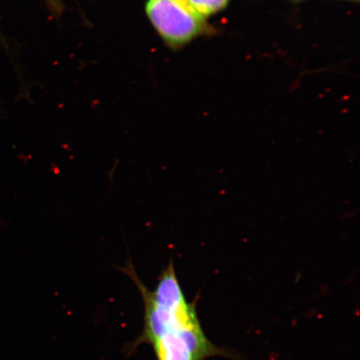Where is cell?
I'll return each instance as SVG.
<instances>
[{
  "mask_svg": "<svg viewBox=\"0 0 360 360\" xmlns=\"http://www.w3.org/2000/svg\"><path fill=\"white\" fill-rule=\"evenodd\" d=\"M192 6L202 18L223 10L229 0H190Z\"/></svg>",
  "mask_w": 360,
  "mask_h": 360,
  "instance_id": "3",
  "label": "cell"
},
{
  "mask_svg": "<svg viewBox=\"0 0 360 360\" xmlns=\"http://www.w3.org/2000/svg\"><path fill=\"white\" fill-rule=\"evenodd\" d=\"M146 10L157 30L174 45L186 43L205 26L190 0H148Z\"/></svg>",
  "mask_w": 360,
  "mask_h": 360,
  "instance_id": "2",
  "label": "cell"
},
{
  "mask_svg": "<svg viewBox=\"0 0 360 360\" xmlns=\"http://www.w3.org/2000/svg\"><path fill=\"white\" fill-rule=\"evenodd\" d=\"M142 295L145 323L139 343L150 345L157 360H205L221 353L208 340L195 304L188 302L171 260L154 290L139 280L131 260L121 269Z\"/></svg>",
  "mask_w": 360,
  "mask_h": 360,
  "instance_id": "1",
  "label": "cell"
}]
</instances>
